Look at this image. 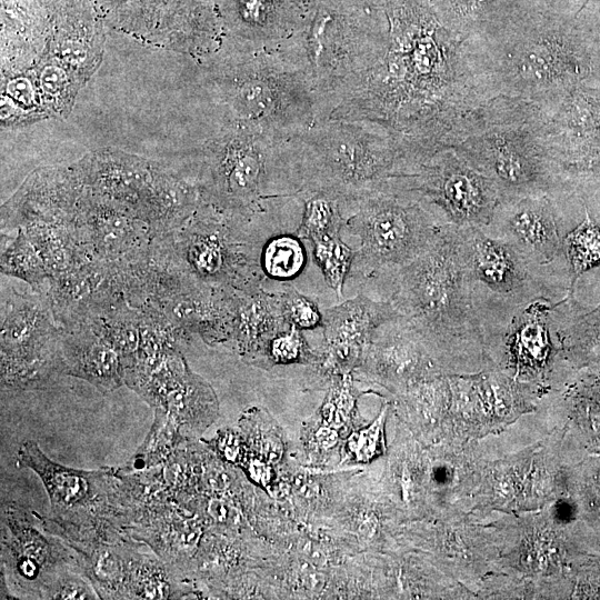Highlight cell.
<instances>
[{
    "label": "cell",
    "mask_w": 600,
    "mask_h": 600,
    "mask_svg": "<svg viewBox=\"0 0 600 600\" xmlns=\"http://www.w3.org/2000/svg\"><path fill=\"white\" fill-rule=\"evenodd\" d=\"M386 11L389 40L382 57L329 119L372 120L414 148H442L462 120L490 98L472 71L463 41L440 23L427 0H389Z\"/></svg>",
    "instance_id": "obj_1"
},
{
    "label": "cell",
    "mask_w": 600,
    "mask_h": 600,
    "mask_svg": "<svg viewBox=\"0 0 600 600\" xmlns=\"http://www.w3.org/2000/svg\"><path fill=\"white\" fill-rule=\"evenodd\" d=\"M472 71L489 97L548 108L586 83L597 43L572 14L550 0H509L481 33L463 41Z\"/></svg>",
    "instance_id": "obj_2"
},
{
    "label": "cell",
    "mask_w": 600,
    "mask_h": 600,
    "mask_svg": "<svg viewBox=\"0 0 600 600\" xmlns=\"http://www.w3.org/2000/svg\"><path fill=\"white\" fill-rule=\"evenodd\" d=\"M392 281L390 301L447 374L491 368L457 226L442 223L430 246L397 270Z\"/></svg>",
    "instance_id": "obj_3"
},
{
    "label": "cell",
    "mask_w": 600,
    "mask_h": 600,
    "mask_svg": "<svg viewBox=\"0 0 600 600\" xmlns=\"http://www.w3.org/2000/svg\"><path fill=\"white\" fill-rule=\"evenodd\" d=\"M381 0H316L304 24L278 49L311 86L316 122L330 118L363 84L389 40Z\"/></svg>",
    "instance_id": "obj_4"
},
{
    "label": "cell",
    "mask_w": 600,
    "mask_h": 600,
    "mask_svg": "<svg viewBox=\"0 0 600 600\" xmlns=\"http://www.w3.org/2000/svg\"><path fill=\"white\" fill-rule=\"evenodd\" d=\"M564 427L548 400L496 434L480 441L487 458L470 514L537 511L566 492V473L574 464L563 440Z\"/></svg>",
    "instance_id": "obj_5"
},
{
    "label": "cell",
    "mask_w": 600,
    "mask_h": 600,
    "mask_svg": "<svg viewBox=\"0 0 600 600\" xmlns=\"http://www.w3.org/2000/svg\"><path fill=\"white\" fill-rule=\"evenodd\" d=\"M544 114L530 101L492 97L474 108L442 148H452L490 179L500 202L566 192L543 138Z\"/></svg>",
    "instance_id": "obj_6"
},
{
    "label": "cell",
    "mask_w": 600,
    "mask_h": 600,
    "mask_svg": "<svg viewBox=\"0 0 600 600\" xmlns=\"http://www.w3.org/2000/svg\"><path fill=\"white\" fill-rule=\"evenodd\" d=\"M212 64L211 91L223 108V126L259 130L289 140L316 123L306 72L279 49L239 41Z\"/></svg>",
    "instance_id": "obj_7"
},
{
    "label": "cell",
    "mask_w": 600,
    "mask_h": 600,
    "mask_svg": "<svg viewBox=\"0 0 600 600\" xmlns=\"http://www.w3.org/2000/svg\"><path fill=\"white\" fill-rule=\"evenodd\" d=\"M200 178L204 202L246 219L284 206L302 190L293 138L240 126L220 127L206 143Z\"/></svg>",
    "instance_id": "obj_8"
},
{
    "label": "cell",
    "mask_w": 600,
    "mask_h": 600,
    "mask_svg": "<svg viewBox=\"0 0 600 600\" xmlns=\"http://www.w3.org/2000/svg\"><path fill=\"white\" fill-rule=\"evenodd\" d=\"M293 142L301 192L326 191L347 200L382 191L401 170L410 149L400 133L366 119L316 122Z\"/></svg>",
    "instance_id": "obj_9"
},
{
    "label": "cell",
    "mask_w": 600,
    "mask_h": 600,
    "mask_svg": "<svg viewBox=\"0 0 600 600\" xmlns=\"http://www.w3.org/2000/svg\"><path fill=\"white\" fill-rule=\"evenodd\" d=\"M542 393L497 368L438 376L403 394L411 408L446 427L447 442L478 441L533 411Z\"/></svg>",
    "instance_id": "obj_10"
},
{
    "label": "cell",
    "mask_w": 600,
    "mask_h": 600,
    "mask_svg": "<svg viewBox=\"0 0 600 600\" xmlns=\"http://www.w3.org/2000/svg\"><path fill=\"white\" fill-rule=\"evenodd\" d=\"M16 463L31 469L48 493L50 517L33 512L50 533L66 543L117 541L127 537L118 469L66 467L47 457L32 440L21 443Z\"/></svg>",
    "instance_id": "obj_11"
},
{
    "label": "cell",
    "mask_w": 600,
    "mask_h": 600,
    "mask_svg": "<svg viewBox=\"0 0 600 600\" xmlns=\"http://www.w3.org/2000/svg\"><path fill=\"white\" fill-rule=\"evenodd\" d=\"M486 519L497 533L496 573L532 583L537 599L561 598L581 558L594 549L588 528L557 518L550 503L537 511Z\"/></svg>",
    "instance_id": "obj_12"
},
{
    "label": "cell",
    "mask_w": 600,
    "mask_h": 600,
    "mask_svg": "<svg viewBox=\"0 0 600 600\" xmlns=\"http://www.w3.org/2000/svg\"><path fill=\"white\" fill-rule=\"evenodd\" d=\"M461 254L483 333L501 324L524 303L547 297L559 300L570 292L551 268L540 267L507 241L479 227H458Z\"/></svg>",
    "instance_id": "obj_13"
},
{
    "label": "cell",
    "mask_w": 600,
    "mask_h": 600,
    "mask_svg": "<svg viewBox=\"0 0 600 600\" xmlns=\"http://www.w3.org/2000/svg\"><path fill=\"white\" fill-rule=\"evenodd\" d=\"M442 223L430 206L404 196L377 191L358 199L343 229L360 240L351 272L393 274L430 246Z\"/></svg>",
    "instance_id": "obj_14"
},
{
    "label": "cell",
    "mask_w": 600,
    "mask_h": 600,
    "mask_svg": "<svg viewBox=\"0 0 600 600\" xmlns=\"http://www.w3.org/2000/svg\"><path fill=\"white\" fill-rule=\"evenodd\" d=\"M567 296L536 298L487 332L491 368L533 386L543 396L558 390L576 370L566 360L559 332Z\"/></svg>",
    "instance_id": "obj_15"
},
{
    "label": "cell",
    "mask_w": 600,
    "mask_h": 600,
    "mask_svg": "<svg viewBox=\"0 0 600 600\" xmlns=\"http://www.w3.org/2000/svg\"><path fill=\"white\" fill-rule=\"evenodd\" d=\"M382 191L423 202L457 227H488L500 202L493 182L452 148L412 151Z\"/></svg>",
    "instance_id": "obj_16"
},
{
    "label": "cell",
    "mask_w": 600,
    "mask_h": 600,
    "mask_svg": "<svg viewBox=\"0 0 600 600\" xmlns=\"http://www.w3.org/2000/svg\"><path fill=\"white\" fill-rule=\"evenodd\" d=\"M248 220L204 202L181 242L189 277L219 289L261 287L260 258L243 231Z\"/></svg>",
    "instance_id": "obj_17"
},
{
    "label": "cell",
    "mask_w": 600,
    "mask_h": 600,
    "mask_svg": "<svg viewBox=\"0 0 600 600\" xmlns=\"http://www.w3.org/2000/svg\"><path fill=\"white\" fill-rule=\"evenodd\" d=\"M69 568L81 570L77 553L47 531L33 511L16 502L2 506L1 571L11 598L44 599L49 587Z\"/></svg>",
    "instance_id": "obj_18"
},
{
    "label": "cell",
    "mask_w": 600,
    "mask_h": 600,
    "mask_svg": "<svg viewBox=\"0 0 600 600\" xmlns=\"http://www.w3.org/2000/svg\"><path fill=\"white\" fill-rule=\"evenodd\" d=\"M541 110L544 144L566 190L600 173V89L577 84Z\"/></svg>",
    "instance_id": "obj_19"
},
{
    "label": "cell",
    "mask_w": 600,
    "mask_h": 600,
    "mask_svg": "<svg viewBox=\"0 0 600 600\" xmlns=\"http://www.w3.org/2000/svg\"><path fill=\"white\" fill-rule=\"evenodd\" d=\"M31 302L2 319L1 381L16 389L38 388L53 372H62L59 342L48 329V320Z\"/></svg>",
    "instance_id": "obj_20"
},
{
    "label": "cell",
    "mask_w": 600,
    "mask_h": 600,
    "mask_svg": "<svg viewBox=\"0 0 600 600\" xmlns=\"http://www.w3.org/2000/svg\"><path fill=\"white\" fill-rule=\"evenodd\" d=\"M486 233L502 239L531 262L550 268L566 260L553 197L529 196L499 202Z\"/></svg>",
    "instance_id": "obj_21"
},
{
    "label": "cell",
    "mask_w": 600,
    "mask_h": 600,
    "mask_svg": "<svg viewBox=\"0 0 600 600\" xmlns=\"http://www.w3.org/2000/svg\"><path fill=\"white\" fill-rule=\"evenodd\" d=\"M153 410L164 412L187 440L201 432L217 413L211 387L192 373L183 357L172 352L137 392Z\"/></svg>",
    "instance_id": "obj_22"
},
{
    "label": "cell",
    "mask_w": 600,
    "mask_h": 600,
    "mask_svg": "<svg viewBox=\"0 0 600 600\" xmlns=\"http://www.w3.org/2000/svg\"><path fill=\"white\" fill-rule=\"evenodd\" d=\"M400 316L390 300L376 301L361 293L323 310V369L348 373L361 359L377 328Z\"/></svg>",
    "instance_id": "obj_23"
},
{
    "label": "cell",
    "mask_w": 600,
    "mask_h": 600,
    "mask_svg": "<svg viewBox=\"0 0 600 600\" xmlns=\"http://www.w3.org/2000/svg\"><path fill=\"white\" fill-rule=\"evenodd\" d=\"M363 354L378 379L402 391L417 382L447 374L421 336L402 316L378 327Z\"/></svg>",
    "instance_id": "obj_24"
},
{
    "label": "cell",
    "mask_w": 600,
    "mask_h": 600,
    "mask_svg": "<svg viewBox=\"0 0 600 600\" xmlns=\"http://www.w3.org/2000/svg\"><path fill=\"white\" fill-rule=\"evenodd\" d=\"M316 0H222L236 40L278 48L304 24Z\"/></svg>",
    "instance_id": "obj_25"
},
{
    "label": "cell",
    "mask_w": 600,
    "mask_h": 600,
    "mask_svg": "<svg viewBox=\"0 0 600 600\" xmlns=\"http://www.w3.org/2000/svg\"><path fill=\"white\" fill-rule=\"evenodd\" d=\"M564 419V440L580 453H600V367L577 369L552 391Z\"/></svg>",
    "instance_id": "obj_26"
},
{
    "label": "cell",
    "mask_w": 600,
    "mask_h": 600,
    "mask_svg": "<svg viewBox=\"0 0 600 600\" xmlns=\"http://www.w3.org/2000/svg\"><path fill=\"white\" fill-rule=\"evenodd\" d=\"M233 334L239 351L258 361L269 341L289 329L280 292H269L262 287L232 292Z\"/></svg>",
    "instance_id": "obj_27"
},
{
    "label": "cell",
    "mask_w": 600,
    "mask_h": 600,
    "mask_svg": "<svg viewBox=\"0 0 600 600\" xmlns=\"http://www.w3.org/2000/svg\"><path fill=\"white\" fill-rule=\"evenodd\" d=\"M62 372L81 378L101 391L124 383L120 356L96 330L78 331L59 342Z\"/></svg>",
    "instance_id": "obj_28"
},
{
    "label": "cell",
    "mask_w": 600,
    "mask_h": 600,
    "mask_svg": "<svg viewBox=\"0 0 600 600\" xmlns=\"http://www.w3.org/2000/svg\"><path fill=\"white\" fill-rule=\"evenodd\" d=\"M78 556L80 568L101 599H126V584L132 549L138 541L67 543Z\"/></svg>",
    "instance_id": "obj_29"
},
{
    "label": "cell",
    "mask_w": 600,
    "mask_h": 600,
    "mask_svg": "<svg viewBox=\"0 0 600 600\" xmlns=\"http://www.w3.org/2000/svg\"><path fill=\"white\" fill-rule=\"evenodd\" d=\"M566 360L573 369L600 367V302L587 310L568 294L560 324Z\"/></svg>",
    "instance_id": "obj_30"
},
{
    "label": "cell",
    "mask_w": 600,
    "mask_h": 600,
    "mask_svg": "<svg viewBox=\"0 0 600 600\" xmlns=\"http://www.w3.org/2000/svg\"><path fill=\"white\" fill-rule=\"evenodd\" d=\"M132 549L126 599H181L191 593L181 573L153 551Z\"/></svg>",
    "instance_id": "obj_31"
},
{
    "label": "cell",
    "mask_w": 600,
    "mask_h": 600,
    "mask_svg": "<svg viewBox=\"0 0 600 600\" xmlns=\"http://www.w3.org/2000/svg\"><path fill=\"white\" fill-rule=\"evenodd\" d=\"M298 198L302 201V214L296 234L310 241L341 233L356 202L326 191H302Z\"/></svg>",
    "instance_id": "obj_32"
},
{
    "label": "cell",
    "mask_w": 600,
    "mask_h": 600,
    "mask_svg": "<svg viewBox=\"0 0 600 600\" xmlns=\"http://www.w3.org/2000/svg\"><path fill=\"white\" fill-rule=\"evenodd\" d=\"M440 23L462 41L481 33L509 0H427Z\"/></svg>",
    "instance_id": "obj_33"
},
{
    "label": "cell",
    "mask_w": 600,
    "mask_h": 600,
    "mask_svg": "<svg viewBox=\"0 0 600 600\" xmlns=\"http://www.w3.org/2000/svg\"><path fill=\"white\" fill-rule=\"evenodd\" d=\"M186 441L179 427L162 411L154 410L149 433L133 457L118 470L133 473L167 463Z\"/></svg>",
    "instance_id": "obj_34"
},
{
    "label": "cell",
    "mask_w": 600,
    "mask_h": 600,
    "mask_svg": "<svg viewBox=\"0 0 600 600\" xmlns=\"http://www.w3.org/2000/svg\"><path fill=\"white\" fill-rule=\"evenodd\" d=\"M583 207V220L563 237L572 294L581 276L600 267V220L592 218L587 207L584 204Z\"/></svg>",
    "instance_id": "obj_35"
},
{
    "label": "cell",
    "mask_w": 600,
    "mask_h": 600,
    "mask_svg": "<svg viewBox=\"0 0 600 600\" xmlns=\"http://www.w3.org/2000/svg\"><path fill=\"white\" fill-rule=\"evenodd\" d=\"M306 250L301 238L294 234H279L271 238L263 247L260 264L264 277L280 282H288L303 270Z\"/></svg>",
    "instance_id": "obj_36"
},
{
    "label": "cell",
    "mask_w": 600,
    "mask_h": 600,
    "mask_svg": "<svg viewBox=\"0 0 600 600\" xmlns=\"http://www.w3.org/2000/svg\"><path fill=\"white\" fill-rule=\"evenodd\" d=\"M313 259L320 268L327 284L341 297L347 277L352 270L356 250L341 238V233L323 236L311 240Z\"/></svg>",
    "instance_id": "obj_37"
},
{
    "label": "cell",
    "mask_w": 600,
    "mask_h": 600,
    "mask_svg": "<svg viewBox=\"0 0 600 600\" xmlns=\"http://www.w3.org/2000/svg\"><path fill=\"white\" fill-rule=\"evenodd\" d=\"M1 267L2 272L20 277L33 286L40 284L46 277L40 256L23 233H19L2 252Z\"/></svg>",
    "instance_id": "obj_38"
},
{
    "label": "cell",
    "mask_w": 600,
    "mask_h": 600,
    "mask_svg": "<svg viewBox=\"0 0 600 600\" xmlns=\"http://www.w3.org/2000/svg\"><path fill=\"white\" fill-rule=\"evenodd\" d=\"M279 292L283 312L290 326L300 330L322 326V311L313 299L300 293L290 283H284L282 291Z\"/></svg>",
    "instance_id": "obj_39"
},
{
    "label": "cell",
    "mask_w": 600,
    "mask_h": 600,
    "mask_svg": "<svg viewBox=\"0 0 600 600\" xmlns=\"http://www.w3.org/2000/svg\"><path fill=\"white\" fill-rule=\"evenodd\" d=\"M313 357L302 330L291 326L269 341L260 360H268L273 363H291L307 361Z\"/></svg>",
    "instance_id": "obj_40"
},
{
    "label": "cell",
    "mask_w": 600,
    "mask_h": 600,
    "mask_svg": "<svg viewBox=\"0 0 600 600\" xmlns=\"http://www.w3.org/2000/svg\"><path fill=\"white\" fill-rule=\"evenodd\" d=\"M44 599L82 600L100 598L89 579L79 568H69L49 587Z\"/></svg>",
    "instance_id": "obj_41"
},
{
    "label": "cell",
    "mask_w": 600,
    "mask_h": 600,
    "mask_svg": "<svg viewBox=\"0 0 600 600\" xmlns=\"http://www.w3.org/2000/svg\"><path fill=\"white\" fill-rule=\"evenodd\" d=\"M386 412L387 406L382 408L377 420L369 428L350 437L349 448L359 460H368L377 452Z\"/></svg>",
    "instance_id": "obj_42"
},
{
    "label": "cell",
    "mask_w": 600,
    "mask_h": 600,
    "mask_svg": "<svg viewBox=\"0 0 600 600\" xmlns=\"http://www.w3.org/2000/svg\"><path fill=\"white\" fill-rule=\"evenodd\" d=\"M208 514L218 523L230 524L237 519L236 510L224 500L213 498L208 503Z\"/></svg>",
    "instance_id": "obj_43"
},
{
    "label": "cell",
    "mask_w": 600,
    "mask_h": 600,
    "mask_svg": "<svg viewBox=\"0 0 600 600\" xmlns=\"http://www.w3.org/2000/svg\"><path fill=\"white\" fill-rule=\"evenodd\" d=\"M248 473L256 482L267 484L271 478V470L259 460H253L248 466Z\"/></svg>",
    "instance_id": "obj_44"
},
{
    "label": "cell",
    "mask_w": 600,
    "mask_h": 600,
    "mask_svg": "<svg viewBox=\"0 0 600 600\" xmlns=\"http://www.w3.org/2000/svg\"><path fill=\"white\" fill-rule=\"evenodd\" d=\"M317 440L323 448H330L336 444L338 436L333 429L324 427L318 430Z\"/></svg>",
    "instance_id": "obj_45"
},
{
    "label": "cell",
    "mask_w": 600,
    "mask_h": 600,
    "mask_svg": "<svg viewBox=\"0 0 600 600\" xmlns=\"http://www.w3.org/2000/svg\"><path fill=\"white\" fill-rule=\"evenodd\" d=\"M551 1L562 8L561 3L564 2L566 0H551ZM568 1H573L576 4H579L580 11H581L590 0H568Z\"/></svg>",
    "instance_id": "obj_46"
},
{
    "label": "cell",
    "mask_w": 600,
    "mask_h": 600,
    "mask_svg": "<svg viewBox=\"0 0 600 600\" xmlns=\"http://www.w3.org/2000/svg\"><path fill=\"white\" fill-rule=\"evenodd\" d=\"M70 282H71V286H70V289H69V290H76L77 284H76L74 282H72L71 280H70ZM68 294H69L72 299H74V298L77 297V294L83 296L84 293H83V292H77V291H68Z\"/></svg>",
    "instance_id": "obj_47"
},
{
    "label": "cell",
    "mask_w": 600,
    "mask_h": 600,
    "mask_svg": "<svg viewBox=\"0 0 600 600\" xmlns=\"http://www.w3.org/2000/svg\"><path fill=\"white\" fill-rule=\"evenodd\" d=\"M381 1H384V2H387V1H389V0H381Z\"/></svg>",
    "instance_id": "obj_48"
}]
</instances>
